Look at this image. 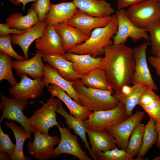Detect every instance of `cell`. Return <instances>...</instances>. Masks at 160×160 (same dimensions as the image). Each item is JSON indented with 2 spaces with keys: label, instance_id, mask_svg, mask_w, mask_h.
<instances>
[{
  "label": "cell",
  "instance_id": "1",
  "mask_svg": "<svg viewBox=\"0 0 160 160\" xmlns=\"http://www.w3.org/2000/svg\"><path fill=\"white\" fill-rule=\"evenodd\" d=\"M101 68L114 92L132 83L135 66L133 49L125 44H113L103 49Z\"/></svg>",
  "mask_w": 160,
  "mask_h": 160
},
{
  "label": "cell",
  "instance_id": "2",
  "mask_svg": "<svg viewBox=\"0 0 160 160\" xmlns=\"http://www.w3.org/2000/svg\"><path fill=\"white\" fill-rule=\"evenodd\" d=\"M118 29V22L115 15L105 26L97 28L92 32L88 40L71 49L68 52L78 54H89L96 57L103 54L104 48L113 44L111 39Z\"/></svg>",
  "mask_w": 160,
  "mask_h": 160
},
{
  "label": "cell",
  "instance_id": "3",
  "mask_svg": "<svg viewBox=\"0 0 160 160\" xmlns=\"http://www.w3.org/2000/svg\"><path fill=\"white\" fill-rule=\"evenodd\" d=\"M73 86L78 94L81 105L89 111L112 109L119 103L111 92L87 87L80 79L73 81Z\"/></svg>",
  "mask_w": 160,
  "mask_h": 160
},
{
  "label": "cell",
  "instance_id": "4",
  "mask_svg": "<svg viewBox=\"0 0 160 160\" xmlns=\"http://www.w3.org/2000/svg\"><path fill=\"white\" fill-rule=\"evenodd\" d=\"M126 12L136 26L146 30L160 21V1L147 0L129 7Z\"/></svg>",
  "mask_w": 160,
  "mask_h": 160
},
{
  "label": "cell",
  "instance_id": "5",
  "mask_svg": "<svg viewBox=\"0 0 160 160\" xmlns=\"http://www.w3.org/2000/svg\"><path fill=\"white\" fill-rule=\"evenodd\" d=\"M127 118L125 105L119 102L112 109L92 112L83 123L87 128L103 132L108 130L110 127Z\"/></svg>",
  "mask_w": 160,
  "mask_h": 160
},
{
  "label": "cell",
  "instance_id": "6",
  "mask_svg": "<svg viewBox=\"0 0 160 160\" xmlns=\"http://www.w3.org/2000/svg\"><path fill=\"white\" fill-rule=\"evenodd\" d=\"M1 101L0 108L2 114L0 119V124L4 119L18 122L28 134L31 136L33 133V128L30 124L29 118L23 113L28 104V99L8 98L0 93Z\"/></svg>",
  "mask_w": 160,
  "mask_h": 160
},
{
  "label": "cell",
  "instance_id": "7",
  "mask_svg": "<svg viewBox=\"0 0 160 160\" xmlns=\"http://www.w3.org/2000/svg\"><path fill=\"white\" fill-rule=\"evenodd\" d=\"M115 15L117 21L118 29L113 38V44H124L129 38L135 41L144 39L149 42L148 32L145 30L138 27L131 21L126 10H118Z\"/></svg>",
  "mask_w": 160,
  "mask_h": 160
},
{
  "label": "cell",
  "instance_id": "8",
  "mask_svg": "<svg viewBox=\"0 0 160 160\" xmlns=\"http://www.w3.org/2000/svg\"><path fill=\"white\" fill-rule=\"evenodd\" d=\"M57 108L56 99L51 96L46 103H43L42 107L34 111L33 115L29 118L33 131L49 134V129L58 124L56 115Z\"/></svg>",
  "mask_w": 160,
  "mask_h": 160
},
{
  "label": "cell",
  "instance_id": "9",
  "mask_svg": "<svg viewBox=\"0 0 160 160\" xmlns=\"http://www.w3.org/2000/svg\"><path fill=\"white\" fill-rule=\"evenodd\" d=\"M34 139L27 144L28 154L36 159L46 160L53 157L54 147L58 144L60 139L58 136L46 135L34 131Z\"/></svg>",
  "mask_w": 160,
  "mask_h": 160
},
{
  "label": "cell",
  "instance_id": "10",
  "mask_svg": "<svg viewBox=\"0 0 160 160\" xmlns=\"http://www.w3.org/2000/svg\"><path fill=\"white\" fill-rule=\"evenodd\" d=\"M149 43H144L133 49L135 66L132 84H143L156 91L158 88L152 79L146 58V51Z\"/></svg>",
  "mask_w": 160,
  "mask_h": 160
},
{
  "label": "cell",
  "instance_id": "11",
  "mask_svg": "<svg viewBox=\"0 0 160 160\" xmlns=\"http://www.w3.org/2000/svg\"><path fill=\"white\" fill-rule=\"evenodd\" d=\"M59 123L58 121L57 126L60 132V138L58 146L54 148L52 157L55 158L62 154H67L74 156L80 160H92L81 148L76 134H72L62 122L63 127Z\"/></svg>",
  "mask_w": 160,
  "mask_h": 160
},
{
  "label": "cell",
  "instance_id": "12",
  "mask_svg": "<svg viewBox=\"0 0 160 160\" xmlns=\"http://www.w3.org/2000/svg\"><path fill=\"white\" fill-rule=\"evenodd\" d=\"M145 115L144 111H137L123 121L108 129V130L116 139L119 148L126 149L133 130L138 123L141 122Z\"/></svg>",
  "mask_w": 160,
  "mask_h": 160
},
{
  "label": "cell",
  "instance_id": "13",
  "mask_svg": "<svg viewBox=\"0 0 160 160\" xmlns=\"http://www.w3.org/2000/svg\"><path fill=\"white\" fill-rule=\"evenodd\" d=\"M20 81L9 89L13 98L33 99L42 95L45 86L42 78L32 79L25 74L20 76Z\"/></svg>",
  "mask_w": 160,
  "mask_h": 160
},
{
  "label": "cell",
  "instance_id": "14",
  "mask_svg": "<svg viewBox=\"0 0 160 160\" xmlns=\"http://www.w3.org/2000/svg\"><path fill=\"white\" fill-rule=\"evenodd\" d=\"M111 18V16L103 17L92 16L77 8L74 15L67 23L79 29L89 37L94 29L106 26Z\"/></svg>",
  "mask_w": 160,
  "mask_h": 160
},
{
  "label": "cell",
  "instance_id": "15",
  "mask_svg": "<svg viewBox=\"0 0 160 160\" xmlns=\"http://www.w3.org/2000/svg\"><path fill=\"white\" fill-rule=\"evenodd\" d=\"M35 47L43 55H63L66 52L60 35L55 30L54 25L52 24H47L43 36L36 40Z\"/></svg>",
  "mask_w": 160,
  "mask_h": 160
},
{
  "label": "cell",
  "instance_id": "16",
  "mask_svg": "<svg viewBox=\"0 0 160 160\" xmlns=\"http://www.w3.org/2000/svg\"><path fill=\"white\" fill-rule=\"evenodd\" d=\"M91 145L90 155L97 160L96 154L99 152H105L117 148L116 141L108 131L99 132L87 128L86 130Z\"/></svg>",
  "mask_w": 160,
  "mask_h": 160
},
{
  "label": "cell",
  "instance_id": "17",
  "mask_svg": "<svg viewBox=\"0 0 160 160\" xmlns=\"http://www.w3.org/2000/svg\"><path fill=\"white\" fill-rule=\"evenodd\" d=\"M41 52L37 50L35 55L30 59L12 61V68L20 76L25 74L30 75L33 79L43 78L44 64Z\"/></svg>",
  "mask_w": 160,
  "mask_h": 160
},
{
  "label": "cell",
  "instance_id": "18",
  "mask_svg": "<svg viewBox=\"0 0 160 160\" xmlns=\"http://www.w3.org/2000/svg\"><path fill=\"white\" fill-rule=\"evenodd\" d=\"M47 87L51 96L57 97L62 101L68 108L70 114L76 117L81 121L83 122L87 119L92 112L72 99L64 89L59 87L50 84Z\"/></svg>",
  "mask_w": 160,
  "mask_h": 160
},
{
  "label": "cell",
  "instance_id": "19",
  "mask_svg": "<svg viewBox=\"0 0 160 160\" xmlns=\"http://www.w3.org/2000/svg\"><path fill=\"white\" fill-rule=\"evenodd\" d=\"M63 55L72 62L73 71L81 76L95 69L101 67L102 57L100 56L94 57L88 54H78L68 52Z\"/></svg>",
  "mask_w": 160,
  "mask_h": 160
},
{
  "label": "cell",
  "instance_id": "20",
  "mask_svg": "<svg viewBox=\"0 0 160 160\" xmlns=\"http://www.w3.org/2000/svg\"><path fill=\"white\" fill-rule=\"evenodd\" d=\"M54 26L60 36L63 47L66 52L84 42L89 37L79 29L67 23L58 24Z\"/></svg>",
  "mask_w": 160,
  "mask_h": 160
},
{
  "label": "cell",
  "instance_id": "21",
  "mask_svg": "<svg viewBox=\"0 0 160 160\" xmlns=\"http://www.w3.org/2000/svg\"><path fill=\"white\" fill-rule=\"evenodd\" d=\"M77 9L72 1L51 4L49 11L45 16L44 22L47 24L54 25L67 23Z\"/></svg>",
  "mask_w": 160,
  "mask_h": 160
},
{
  "label": "cell",
  "instance_id": "22",
  "mask_svg": "<svg viewBox=\"0 0 160 160\" xmlns=\"http://www.w3.org/2000/svg\"><path fill=\"white\" fill-rule=\"evenodd\" d=\"M47 25L44 21L40 22L25 30L22 34L12 35L11 42L14 44L18 45L21 47L25 60H27L28 57V50L29 46L34 41L43 36Z\"/></svg>",
  "mask_w": 160,
  "mask_h": 160
},
{
  "label": "cell",
  "instance_id": "23",
  "mask_svg": "<svg viewBox=\"0 0 160 160\" xmlns=\"http://www.w3.org/2000/svg\"><path fill=\"white\" fill-rule=\"evenodd\" d=\"M43 80L45 86L54 84L64 89L76 102L81 105L78 93L73 86V81H69L61 76L57 70L49 64L44 65Z\"/></svg>",
  "mask_w": 160,
  "mask_h": 160
},
{
  "label": "cell",
  "instance_id": "24",
  "mask_svg": "<svg viewBox=\"0 0 160 160\" xmlns=\"http://www.w3.org/2000/svg\"><path fill=\"white\" fill-rule=\"evenodd\" d=\"M72 2L77 9L94 17L109 16L115 11L111 4L105 0H73Z\"/></svg>",
  "mask_w": 160,
  "mask_h": 160
},
{
  "label": "cell",
  "instance_id": "25",
  "mask_svg": "<svg viewBox=\"0 0 160 160\" xmlns=\"http://www.w3.org/2000/svg\"><path fill=\"white\" fill-rule=\"evenodd\" d=\"M42 60L57 70L59 75L66 80L73 81L81 79L83 76L73 70L72 63L63 55L53 54L43 55Z\"/></svg>",
  "mask_w": 160,
  "mask_h": 160
},
{
  "label": "cell",
  "instance_id": "26",
  "mask_svg": "<svg viewBox=\"0 0 160 160\" xmlns=\"http://www.w3.org/2000/svg\"><path fill=\"white\" fill-rule=\"evenodd\" d=\"M40 22L34 8V4L28 11L27 15L15 12L11 14L6 20L5 23L10 28L26 30Z\"/></svg>",
  "mask_w": 160,
  "mask_h": 160
},
{
  "label": "cell",
  "instance_id": "27",
  "mask_svg": "<svg viewBox=\"0 0 160 160\" xmlns=\"http://www.w3.org/2000/svg\"><path fill=\"white\" fill-rule=\"evenodd\" d=\"M56 99L57 105L56 113L60 114L64 118L65 123L68 129L70 130L73 129L75 134L80 137L90 154L91 148L86 136L87 128L83 122L81 121L76 117L68 113L63 107L61 100L58 98Z\"/></svg>",
  "mask_w": 160,
  "mask_h": 160
},
{
  "label": "cell",
  "instance_id": "28",
  "mask_svg": "<svg viewBox=\"0 0 160 160\" xmlns=\"http://www.w3.org/2000/svg\"><path fill=\"white\" fill-rule=\"evenodd\" d=\"M80 81L87 87L108 91L113 94L114 92L109 83L105 72L101 67L91 71L84 75Z\"/></svg>",
  "mask_w": 160,
  "mask_h": 160
},
{
  "label": "cell",
  "instance_id": "29",
  "mask_svg": "<svg viewBox=\"0 0 160 160\" xmlns=\"http://www.w3.org/2000/svg\"><path fill=\"white\" fill-rule=\"evenodd\" d=\"M147 87L141 84H134L132 87L131 92L128 95H123L119 92H114L113 94L114 98L125 105L128 117L132 114L134 108L137 105L142 94Z\"/></svg>",
  "mask_w": 160,
  "mask_h": 160
},
{
  "label": "cell",
  "instance_id": "30",
  "mask_svg": "<svg viewBox=\"0 0 160 160\" xmlns=\"http://www.w3.org/2000/svg\"><path fill=\"white\" fill-rule=\"evenodd\" d=\"M5 125L12 131L16 141V148L10 160H29V158L24 155L23 147L25 141L28 139H31V136L22 127L17 125L13 121H5Z\"/></svg>",
  "mask_w": 160,
  "mask_h": 160
},
{
  "label": "cell",
  "instance_id": "31",
  "mask_svg": "<svg viewBox=\"0 0 160 160\" xmlns=\"http://www.w3.org/2000/svg\"><path fill=\"white\" fill-rule=\"evenodd\" d=\"M158 138V134L156 129L155 121L150 118L145 125L143 143L140 150L135 160H142L148 150L156 143Z\"/></svg>",
  "mask_w": 160,
  "mask_h": 160
},
{
  "label": "cell",
  "instance_id": "32",
  "mask_svg": "<svg viewBox=\"0 0 160 160\" xmlns=\"http://www.w3.org/2000/svg\"><path fill=\"white\" fill-rule=\"evenodd\" d=\"M145 125L138 123L133 130L129 139L126 151L133 158L138 154L141 147Z\"/></svg>",
  "mask_w": 160,
  "mask_h": 160
},
{
  "label": "cell",
  "instance_id": "33",
  "mask_svg": "<svg viewBox=\"0 0 160 160\" xmlns=\"http://www.w3.org/2000/svg\"><path fill=\"white\" fill-rule=\"evenodd\" d=\"M12 59L9 56L0 52V81L7 80L14 86L17 84L12 71Z\"/></svg>",
  "mask_w": 160,
  "mask_h": 160
},
{
  "label": "cell",
  "instance_id": "34",
  "mask_svg": "<svg viewBox=\"0 0 160 160\" xmlns=\"http://www.w3.org/2000/svg\"><path fill=\"white\" fill-rule=\"evenodd\" d=\"M149 33V40L151 45V52L153 56L160 58V21L146 30Z\"/></svg>",
  "mask_w": 160,
  "mask_h": 160
},
{
  "label": "cell",
  "instance_id": "35",
  "mask_svg": "<svg viewBox=\"0 0 160 160\" xmlns=\"http://www.w3.org/2000/svg\"><path fill=\"white\" fill-rule=\"evenodd\" d=\"M97 160H133L134 158L126 150L116 148L105 152H99L96 154Z\"/></svg>",
  "mask_w": 160,
  "mask_h": 160
},
{
  "label": "cell",
  "instance_id": "36",
  "mask_svg": "<svg viewBox=\"0 0 160 160\" xmlns=\"http://www.w3.org/2000/svg\"><path fill=\"white\" fill-rule=\"evenodd\" d=\"M11 34L0 36V50L17 60H25L24 57L20 55L13 48L11 43Z\"/></svg>",
  "mask_w": 160,
  "mask_h": 160
},
{
  "label": "cell",
  "instance_id": "37",
  "mask_svg": "<svg viewBox=\"0 0 160 160\" xmlns=\"http://www.w3.org/2000/svg\"><path fill=\"white\" fill-rule=\"evenodd\" d=\"M148 115L149 118L154 120L155 125L160 122V98L154 100L141 107Z\"/></svg>",
  "mask_w": 160,
  "mask_h": 160
},
{
  "label": "cell",
  "instance_id": "38",
  "mask_svg": "<svg viewBox=\"0 0 160 160\" xmlns=\"http://www.w3.org/2000/svg\"><path fill=\"white\" fill-rule=\"evenodd\" d=\"M16 148V144L12 141L9 135L3 132L0 124V151L9 154L11 157Z\"/></svg>",
  "mask_w": 160,
  "mask_h": 160
},
{
  "label": "cell",
  "instance_id": "39",
  "mask_svg": "<svg viewBox=\"0 0 160 160\" xmlns=\"http://www.w3.org/2000/svg\"><path fill=\"white\" fill-rule=\"evenodd\" d=\"M50 0H37L34 8L40 22H44L50 7Z\"/></svg>",
  "mask_w": 160,
  "mask_h": 160
},
{
  "label": "cell",
  "instance_id": "40",
  "mask_svg": "<svg viewBox=\"0 0 160 160\" xmlns=\"http://www.w3.org/2000/svg\"><path fill=\"white\" fill-rule=\"evenodd\" d=\"M25 31V30H20L10 28L5 23H1L0 24V36H6L10 34L19 35L23 33Z\"/></svg>",
  "mask_w": 160,
  "mask_h": 160
},
{
  "label": "cell",
  "instance_id": "41",
  "mask_svg": "<svg viewBox=\"0 0 160 160\" xmlns=\"http://www.w3.org/2000/svg\"><path fill=\"white\" fill-rule=\"evenodd\" d=\"M118 10L124 9L147 0H116Z\"/></svg>",
  "mask_w": 160,
  "mask_h": 160
},
{
  "label": "cell",
  "instance_id": "42",
  "mask_svg": "<svg viewBox=\"0 0 160 160\" xmlns=\"http://www.w3.org/2000/svg\"><path fill=\"white\" fill-rule=\"evenodd\" d=\"M149 64L155 69L157 75L160 78V58L151 56L148 58Z\"/></svg>",
  "mask_w": 160,
  "mask_h": 160
},
{
  "label": "cell",
  "instance_id": "43",
  "mask_svg": "<svg viewBox=\"0 0 160 160\" xmlns=\"http://www.w3.org/2000/svg\"><path fill=\"white\" fill-rule=\"evenodd\" d=\"M9 1L17 6H19L20 4H23L22 9H24L27 3L30 2H36L37 0H9Z\"/></svg>",
  "mask_w": 160,
  "mask_h": 160
},
{
  "label": "cell",
  "instance_id": "44",
  "mask_svg": "<svg viewBox=\"0 0 160 160\" xmlns=\"http://www.w3.org/2000/svg\"><path fill=\"white\" fill-rule=\"evenodd\" d=\"M132 89V87L129 85H126L123 86L120 91L117 92H119L123 95H127L131 92Z\"/></svg>",
  "mask_w": 160,
  "mask_h": 160
},
{
  "label": "cell",
  "instance_id": "45",
  "mask_svg": "<svg viewBox=\"0 0 160 160\" xmlns=\"http://www.w3.org/2000/svg\"><path fill=\"white\" fill-rule=\"evenodd\" d=\"M156 129L158 134V138L156 143V145L158 148H160V122L157 124L155 125Z\"/></svg>",
  "mask_w": 160,
  "mask_h": 160
},
{
  "label": "cell",
  "instance_id": "46",
  "mask_svg": "<svg viewBox=\"0 0 160 160\" xmlns=\"http://www.w3.org/2000/svg\"><path fill=\"white\" fill-rule=\"evenodd\" d=\"M11 159V156L8 154L4 152L0 153V160Z\"/></svg>",
  "mask_w": 160,
  "mask_h": 160
},
{
  "label": "cell",
  "instance_id": "47",
  "mask_svg": "<svg viewBox=\"0 0 160 160\" xmlns=\"http://www.w3.org/2000/svg\"><path fill=\"white\" fill-rule=\"evenodd\" d=\"M152 160H160V155L159 156H156Z\"/></svg>",
  "mask_w": 160,
  "mask_h": 160
},
{
  "label": "cell",
  "instance_id": "48",
  "mask_svg": "<svg viewBox=\"0 0 160 160\" xmlns=\"http://www.w3.org/2000/svg\"><path fill=\"white\" fill-rule=\"evenodd\" d=\"M160 1V0H159Z\"/></svg>",
  "mask_w": 160,
  "mask_h": 160
}]
</instances>
